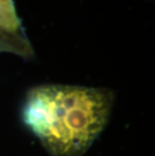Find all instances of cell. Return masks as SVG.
<instances>
[{
  "label": "cell",
  "mask_w": 155,
  "mask_h": 156,
  "mask_svg": "<svg viewBox=\"0 0 155 156\" xmlns=\"http://www.w3.org/2000/svg\"><path fill=\"white\" fill-rule=\"evenodd\" d=\"M114 102L109 89L44 84L27 92L21 115L51 156H82L106 128Z\"/></svg>",
  "instance_id": "6da1fadb"
},
{
  "label": "cell",
  "mask_w": 155,
  "mask_h": 156,
  "mask_svg": "<svg viewBox=\"0 0 155 156\" xmlns=\"http://www.w3.org/2000/svg\"><path fill=\"white\" fill-rule=\"evenodd\" d=\"M0 52L30 59L34 49L17 14L14 0H0Z\"/></svg>",
  "instance_id": "7a4b0ae2"
}]
</instances>
